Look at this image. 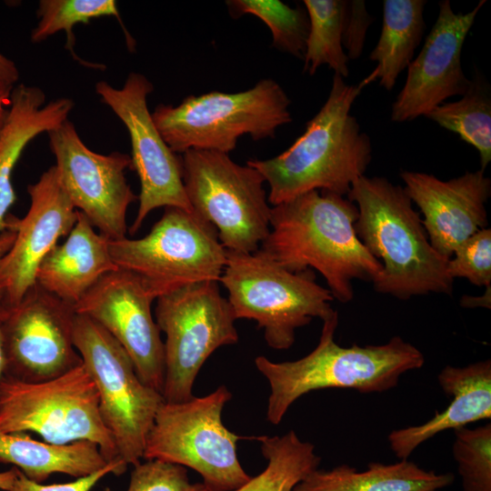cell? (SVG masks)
<instances>
[{"label": "cell", "mask_w": 491, "mask_h": 491, "mask_svg": "<svg viewBox=\"0 0 491 491\" xmlns=\"http://www.w3.org/2000/svg\"><path fill=\"white\" fill-rule=\"evenodd\" d=\"M357 216L345 196L313 190L271 207L260 248L291 272L318 271L334 299L346 304L354 297L355 279L373 283L382 271L356 235Z\"/></svg>", "instance_id": "6da1fadb"}, {"label": "cell", "mask_w": 491, "mask_h": 491, "mask_svg": "<svg viewBox=\"0 0 491 491\" xmlns=\"http://www.w3.org/2000/svg\"><path fill=\"white\" fill-rule=\"evenodd\" d=\"M364 85H348L334 74L326 101L292 145L275 157L247 161L268 184L270 205L313 190L345 196L365 175L372 142L350 113Z\"/></svg>", "instance_id": "7a4b0ae2"}, {"label": "cell", "mask_w": 491, "mask_h": 491, "mask_svg": "<svg viewBox=\"0 0 491 491\" xmlns=\"http://www.w3.org/2000/svg\"><path fill=\"white\" fill-rule=\"evenodd\" d=\"M346 195L358 209L357 237L382 266L373 282L376 291L404 300L430 293L452 295L448 259L431 246L403 186L363 175Z\"/></svg>", "instance_id": "3957f363"}, {"label": "cell", "mask_w": 491, "mask_h": 491, "mask_svg": "<svg viewBox=\"0 0 491 491\" xmlns=\"http://www.w3.org/2000/svg\"><path fill=\"white\" fill-rule=\"evenodd\" d=\"M337 325L336 311L323 320L317 346L300 359L272 362L264 356L256 357L257 370L270 385L266 418L271 424L278 425L292 404L311 391L351 388L381 393L395 387L404 373L425 363L422 352L400 336L379 346H340L335 341Z\"/></svg>", "instance_id": "277c9868"}, {"label": "cell", "mask_w": 491, "mask_h": 491, "mask_svg": "<svg viewBox=\"0 0 491 491\" xmlns=\"http://www.w3.org/2000/svg\"><path fill=\"white\" fill-rule=\"evenodd\" d=\"M290 105L282 86L265 78L245 91H212L189 95L175 106L158 105L152 118L176 154L190 149L229 154L241 136L274 138L280 126L292 122Z\"/></svg>", "instance_id": "5b68a950"}, {"label": "cell", "mask_w": 491, "mask_h": 491, "mask_svg": "<svg viewBox=\"0 0 491 491\" xmlns=\"http://www.w3.org/2000/svg\"><path fill=\"white\" fill-rule=\"evenodd\" d=\"M225 252L219 281L227 290L235 319L255 320L271 348H290L297 328L336 312L332 294L316 283L313 269L291 272L261 248Z\"/></svg>", "instance_id": "8992f818"}, {"label": "cell", "mask_w": 491, "mask_h": 491, "mask_svg": "<svg viewBox=\"0 0 491 491\" xmlns=\"http://www.w3.org/2000/svg\"><path fill=\"white\" fill-rule=\"evenodd\" d=\"M34 432L44 441L96 444L108 462L121 459L99 410L96 387L85 366L41 382L5 376L0 382V433Z\"/></svg>", "instance_id": "52a82bcc"}, {"label": "cell", "mask_w": 491, "mask_h": 491, "mask_svg": "<svg viewBox=\"0 0 491 491\" xmlns=\"http://www.w3.org/2000/svg\"><path fill=\"white\" fill-rule=\"evenodd\" d=\"M113 261L136 276L156 299L185 286L219 281L226 252L215 227L194 211L165 207L142 238L109 240Z\"/></svg>", "instance_id": "ba28073f"}, {"label": "cell", "mask_w": 491, "mask_h": 491, "mask_svg": "<svg viewBox=\"0 0 491 491\" xmlns=\"http://www.w3.org/2000/svg\"><path fill=\"white\" fill-rule=\"evenodd\" d=\"M232 394L225 386L213 393L179 402H164L148 434L143 458L159 459L197 472L208 491H232L250 476L236 454V442L254 438L229 431L222 411Z\"/></svg>", "instance_id": "9c48e42d"}, {"label": "cell", "mask_w": 491, "mask_h": 491, "mask_svg": "<svg viewBox=\"0 0 491 491\" xmlns=\"http://www.w3.org/2000/svg\"><path fill=\"white\" fill-rule=\"evenodd\" d=\"M181 158L191 207L215 227L223 247L241 253L258 250L270 230L263 175L217 151L190 149Z\"/></svg>", "instance_id": "30bf717a"}, {"label": "cell", "mask_w": 491, "mask_h": 491, "mask_svg": "<svg viewBox=\"0 0 491 491\" xmlns=\"http://www.w3.org/2000/svg\"><path fill=\"white\" fill-rule=\"evenodd\" d=\"M74 345L96 387L101 417L119 458L139 464L165 402L162 394L143 383L123 346L91 318L75 315Z\"/></svg>", "instance_id": "8fae6325"}, {"label": "cell", "mask_w": 491, "mask_h": 491, "mask_svg": "<svg viewBox=\"0 0 491 491\" xmlns=\"http://www.w3.org/2000/svg\"><path fill=\"white\" fill-rule=\"evenodd\" d=\"M155 320L164 342L165 402L190 400L195 377L212 353L239 336L235 316L218 281L193 283L156 299Z\"/></svg>", "instance_id": "7c38bea8"}, {"label": "cell", "mask_w": 491, "mask_h": 491, "mask_svg": "<svg viewBox=\"0 0 491 491\" xmlns=\"http://www.w3.org/2000/svg\"><path fill=\"white\" fill-rule=\"evenodd\" d=\"M152 83L139 73H130L122 88L105 81L95 84L101 101L126 127L131 141V167L140 181L139 206L128 232L135 235L147 215L159 207L193 211L183 182L182 158L173 152L157 130L148 110Z\"/></svg>", "instance_id": "4fadbf2b"}, {"label": "cell", "mask_w": 491, "mask_h": 491, "mask_svg": "<svg viewBox=\"0 0 491 491\" xmlns=\"http://www.w3.org/2000/svg\"><path fill=\"white\" fill-rule=\"evenodd\" d=\"M61 184L76 210L109 240L126 237V213L138 200L125 176L127 154L92 151L68 120L47 133Z\"/></svg>", "instance_id": "5bb4252c"}, {"label": "cell", "mask_w": 491, "mask_h": 491, "mask_svg": "<svg viewBox=\"0 0 491 491\" xmlns=\"http://www.w3.org/2000/svg\"><path fill=\"white\" fill-rule=\"evenodd\" d=\"M74 306L36 283L3 322L7 373L25 382H41L83 364L74 345Z\"/></svg>", "instance_id": "9a60e30c"}, {"label": "cell", "mask_w": 491, "mask_h": 491, "mask_svg": "<svg viewBox=\"0 0 491 491\" xmlns=\"http://www.w3.org/2000/svg\"><path fill=\"white\" fill-rule=\"evenodd\" d=\"M154 300L136 276L118 268L103 276L74 308L105 328L126 351L143 383L162 394L165 352L151 311Z\"/></svg>", "instance_id": "2e32d148"}, {"label": "cell", "mask_w": 491, "mask_h": 491, "mask_svg": "<svg viewBox=\"0 0 491 491\" xmlns=\"http://www.w3.org/2000/svg\"><path fill=\"white\" fill-rule=\"evenodd\" d=\"M486 3L468 13H455L450 1L439 3V12L418 55L407 67V76L391 109V120L408 122L426 116L451 96L463 95L471 79L463 72L461 54L476 16Z\"/></svg>", "instance_id": "e0dca14e"}, {"label": "cell", "mask_w": 491, "mask_h": 491, "mask_svg": "<svg viewBox=\"0 0 491 491\" xmlns=\"http://www.w3.org/2000/svg\"><path fill=\"white\" fill-rule=\"evenodd\" d=\"M30 206L23 218L7 215V229L15 232V241L0 262L2 302L17 305L35 285L36 270L44 257L67 235L77 220L55 165L45 171L38 181L27 186Z\"/></svg>", "instance_id": "ac0fdd59"}, {"label": "cell", "mask_w": 491, "mask_h": 491, "mask_svg": "<svg viewBox=\"0 0 491 491\" xmlns=\"http://www.w3.org/2000/svg\"><path fill=\"white\" fill-rule=\"evenodd\" d=\"M400 176L424 216L431 246L442 256L451 258L463 242L486 227L491 180L485 171L466 172L446 181L416 171H402Z\"/></svg>", "instance_id": "d6986e66"}, {"label": "cell", "mask_w": 491, "mask_h": 491, "mask_svg": "<svg viewBox=\"0 0 491 491\" xmlns=\"http://www.w3.org/2000/svg\"><path fill=\"white\" fill-rule=\"evenodd\" d=\"M437 380L451 398L446 409L422 425L396 429L388 435L390 447L401 460L407 459L418 446L443 431L491 418L489 359L464 367L446 366Z\"/></svg>", "instance_id": "ffe728a7"}, {"label": "cell", "mask_w": 491, "mask_h": 491, "mask_svg": "<svg viewBox=\"0 0 491 491\" xmlns=\"http://www.w3.org/2000/svg\"><path fill=\"white\" fill-rule=\"evenodd\" d=\"M117 269L109 239L97 233L78 211L65 242L57 244L41 261L35 281L45 291L75 306L103 276Z\"/></svg>", "instance_id": "44dd1931"}, {"label": "cell", "mask_w": 491, "mask_h": 491, "mask_svg": "<svg viewBox=\"0 0 491 491\" xmlns=\"http://www.w3.org/2000/svg\"><path fill=\"white\" fill-rule=\"evenodd\" d=\"M44 91L20 84L14 87L8 115L0 133V233L7 229L8 210L16 200L12 174L25 146L42 133L68 120L74 102L60 97L45 103Z\"/></svg>", "instance_id": "7402d4cb"}, {"label": "cell", "mask_w": 491, "mask_h": 491, "mask_svg": "<svg viewBox=\"0 0 491 491\" xmlns=\"http://www.w3.org/2000/svg\"><path fill=\"white\" fill-rule=\"evenodd\" d=\"M0 463L11 464L27 478L43 483L53 474L85 476L110 462L90 441L53 444L35 440L25 433H0Z\"/></svg>", "instance_id": "603a6c76"}, {"label": "cell", "mask_w": 491, "mask_h": 491, "mask_svg": "<svg viewBox=\"0 0 491 491\" xmlns=\"http://www.w3.org/2000/svg\"><path fill=\"white\" fill-rule=\"evenodd\" d=\"M452 473L437 474L403 459L395 464L369 463L357 471L348 465L311 472L294 491H441L454 482Z\"/></svg>", "instance_id": "cb8c5ba5"}, {"label": "cell", "mask_w": 491, "mask_h": 491, "mask_svg": "<svg viewBox=\"0 0 491 491\" xmlns=\"http://www.w3.org/2000/svg\"><path fill=\"white\" fill-rule=\"evenodd\" d=\"M424 0H385L380 37L369 55L376 63L365 84L379 79V85L390 91L396 79L413 60L420 45L426 23Z\"/></svg>", "instance_id": "d4e9b609"}, {"label": "cell", "mask_w": 491, "mask_h": 491, "mask_svg": "<svg viewBox=\"0 0 491 491\" xmlns=\"http://www.w3.org/2000/svg\"><path fill=\"white\" fill-rule=\"evenodd\" d=\"M267 460L259 475L232 491H294L311 472L318 468L321 458L310 442L302 441L295 431L283 436H257Z\"/></svg>", "instance_id": "484cf974"}, {"label": "cell", "mask_w": 491, "mask_h": 491, "mask_svg": "<svg viewBox=\"0 0 491 491\" xmlns=\"http://www.w3.org/2000/svg\"><path fill=\"white\" fill-rule=\"evenodd\" d=\"M426 117L474 146L481 170L485 171L491 161V97L487 84L480 77L471 80L470 87L459 100L442 103Z\"/></svg>", "instance_id": "4316f807"}, {"label": "cell", "mask_w": 491, "mask_h": 491, "mask_svg": "<svg viewBox=\"0 0 491 491\" xmlns=\"http://www.w3.org/2000/svg\"><path fill=\"white\" fill-rule=\"evenodd\" d=\"M346 0H304L309 32L304 54V72L314 75L327 65L343 78L348 76L349 61L342 45Z\"/></svg>", "instance_id": "83f0119b"}, {"label": "cell", "mask_w": 491, "mask_h": 491, "mask_svg": "<svg viewBox=\"0 0 491 491\" xmlns=\"http://www.w3.org/2000/svg\"><path fill=\"white\" fill-rule=\"evenodd\" d=\"M225 3L232 17L246 14L258 17L270 29L275 48L303 59L309 32L306 10L293 8L279 0H229Z\"/></svg>", "instance_id": "f1b7e54d"}, {"label": "cell", "mask_w": 491, "mask_h": 491, "mask_svg": "<svg viewBox=\"0 0 491 491\" xmlns=\"http://www.w3.org/2000/svg\"><path fill=\"white\" fill-rule=\"evenodd\" d=\"M39 21L31 33V40L39 43L49 36L65 31V47L75 58V38L73 27L77 24H88L101 16L120 15L115 0H41L38 5Z\"/></svg>", "instance_id": "f546056e"}, {"label": "cell", "mask_w": 491, "mask_h": 491, "mask_svg": "<svg viewBox=\"0 0 491 491\" xmlns=\"http://www.w3.org/2000/svg\"><path fill=\"white\" fill-rule=\"evenodd\" d=\"M454 459L463 491H491V424L454 430Z\"/></svg>", "instance_id": "4dcf8cb0"}, {"label": "cell", "mask_w": 491, "mask_h": 491, "mask_svg": "<svg viewBox=\"0 0 491 491\" xmlns=\"http://www.w3.org/2000/svg\"><path fill=\"white\" fill-rule=\"evenodd\" d=\"M447 272L452 279L466 278L477 286L491 285V230L483 228L454 252L447 262Z\"/></svg>", "instance_id": "1f68e13d"}, {"label": "cell", "mask_w": 491, "mask_h": 491, "mask_svg": "<svg viewBox=\"0 0 491 491\" xmlns=\"http://www.w3.org/2000/svg\"><path fill=\"white\" fill-rule=\"evenodd\" d=\"M134 466L126 491H208L203 483H192L179 465L151 459Z\"/></svg>", "instance_id": "d6a6232c"}, {"label": "cell", "mask_w": 491, "mask_h": 491, "mask_svg": "<svg viewBox=\"0 0 491 491\" xmlns=\"http://www.w3.org/2000/svg\"><path fill=\"white\" fill-rule=\"evenodd\" d=\"M127 464L122 459L110 462L100 470L73 481L58 484H48L35 482L27 478L20 470L10 491H91L94 486L105 476L113 474L120 476L127 469Z\"/></svg>", "instance_id": "836d02e7"}, {"label": "cell", "mask_w": 491, "mask_h": 491, "mask_svg": "<svg viewBox=\"0 0 491 491\" xmlns=\"http://www.w3.org/2000/svg\"><path fill=\"white\" fill-rule=\"evenodd\" d=\"M373 18L362 0L345 1L342 45L348 59L358 58L363 51L366 35Z\"/></svg>", "instance_id": "e575fe53"}, {"label": "cell", "mask_w": 491, "mask_h": 491, "mask_svg": "<svg viewBox=\"0 0 491 491\" xmlns=\"http://www.w3.org/2000/svg\"><path fill=\"white\" fill-rule=\"evenodd\" d=\"M19 79V71L15 63L0 54V82L14 85Z\"/></svg>", "instance_id": "d590c367"}, {"label": "cell", "mask_w": 491, "mask_h": 491, "mask_svg": "<svg viewBox=\"0 0 491 491\" xmlns=\"http://www.w3.org/2000/svg\"><path fill=\"white\" fill-rule=\"evenodd\" d=\"M6 312V306L0 300V382L7 373V358L3 330V322Z\"/></svg>", "instance_id": "8d00e7d4"}, {"label": "cell", "mask_w": 491, "mask_h": 491, "mask_svg": "<svg viewBox=\"0 0 491 491\" xmlns=\"http://www.w3.org/2000/svg\"><path fill=\"white\" fill-rule=\"evenodd\" d=\"M13 88V85L0 82V133L8 115Z\"/></svg>", "instance_id": "74e56055"}, {"label": "cell", "mask_w": 491, "mask_h": 491, "mask_svg": "<svg viewBox=\"0 0 491 491\" xmlns=\"http://www.w3.org/2000/svg\"><path fill=\"white\" fill-rule=\"evenodd\" d=\"M15 238V232L11 229H6L4 232L0 233V262L3 257L10 250ZM4 296V290L0 286V300H2Z\"/></svg>", "instance_id": "f35d334b"}, {"label": "cell", "mask_w": 491, "mask_h": 491, "mask_svg": "<svg viewBox=\"0 0 491 491\" xmlns=\"http://www.w3.org/2000/svg\"><path fill=\"white\" fill-rule=\"evenodd\" d=\"M461 305L465 307L484 306L490 308V286L486 287V294L481 297L463 296Z\"/></svg>", "instance_id": "ab89813d"}, {"label": "cell", "mask_w": 491, "mask_h": 491, "mask_svg": "<svg viewBox=\"0 0 491 491\" xmlns=\"http://www.w3.org/2000/svg\"><path fill=\"white\" fill-rule=\"evenodd\" d=\"M18 469L15 466L0 472V489L4 491H10L13 487L14 482L17 476Z\"/></svg>", "instance_id": "60d3db41"}]
</instances>
